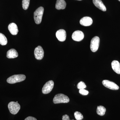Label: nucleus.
<instances>
[{"instance_id":"10","label":"nucleus","mask_w":120,"mask_h":120,"mask_svg":"<svg viewBox=\"0 0 120 120\" xmlns=\"http://www.w3.org/2000/svg\"><path fill=\"white\" fill-rule=\"evenodd\" d=\"M56 36L58 41L61 42L64 41L67 38V34L64 30L61 29L57 31Z\"/></svg>"},{"instance_id":"17","label":"nucleus","mask_w":120,"mask_h":120,"mask_svg":"<svg viewBox=\"0 0 120 120\" xmlns=\"http://www.w3.org/2000/svg\"><path fill=\"white\" fill-rule=\"evenodd\" d=\"M106 111L105 108L102 106H98L97 109V113L100 116H103L105 115Z\"/></svg>"},{"instance_id":"12","label":"nucleus","mask_w":120,"mask_h":120,"mask_svg":"<svg viewBox=\"0 0 120 120\" xmlns=\"http://www.w3.org/2000/svg\"><path fill=\"white\" fill-rule=\"evenodd\" d=\"M8 29L10 33L13 35H16L19 32L17 25L14 23H12L9 25Z\"/></svg>"},{"instance_id":"23","label":"nucleus","mask_w":120,"mask_h":120,"mask_svg":"<svg viewBox=\"0 0 120 120\" xmlns=\"http://www.w3.org/2000/svg\"><path fill=\"white\" fill-rule=\"evenodd\" d=\"M62 120H70L69 116L68 115H67V114L64 115V116H62Z\"/></svg>"},{"instance_id":"4","label":"nucleus","mask_w":120,"mask_h":120,"mask_svg":"<svg viewBox=\"0 0 120 120\" xmlns=\"http://www.w3.org/2000/svg\"><path fill=\"white\" fill-rule=\"evenodd\" d=\"M8 108L11 113L13 114H16L20 109V106L17 102L11 101L9 103Z\"/></svg>"},{"instance_id":"18","label":"nucleus","mask_w":120,"mask_h":120,"mask_svg":"<svg viewBox=\"0 0 120 120\" xmlns=\"http://www.w3.org/2000/svg\"><path fill=\"white\" fill-rule=\"evenodd\" d=\"M8 43L7 39L4 35L0 33V44L2 45H6Z\"/></svg>"},{"instance_id":"7","label":"nucleus","mask_w":120,"mask_h":120,"mask_svg":"<svg viewBox=\"0 0 120 120\" xmlns=\"http://www.w3.org/2000/svg\"><path fill=\"white\" fill-rule=\"evenodd\" d=\"M102 83L106 87L111 90H117L119 89V87L115 83L107 80H103Z\"/></svg>"},{"instance_id":"8","label":"nucleus","mask_w":120,"mask_h":120,"mask_svg":"<svg viewBox=\"0 0 120 120\" xmlns=\"http://www.w3.org/2000/svg\"><path fill=\"white\" fill-rule=\"evenodd\" d=\"M44 50L41 46H38L34 50V54L35 58L37 60H41L44 56Z\"/></svg>"},{"instance_id":"16","label":"nucleus","mask_w":120,"mask_h":120,"mask_svg":"<svg viewBox=\"0 0 120 120\" xmlns=\"http://www.w3.org/2000/svg\"><path fill=\"white\" fill-rule=\"evenodd\" d=\"M18 53L16 50L14 49L9 50L7 52V56L8 58H14L18 56Z\"/></svg>"},{"instance_id":"26","label":"nucleus","mask_w":120,"mask_h":120,"mask_svg":"<svg viewBox=\"0 0 120 120\" xmlns=\"http://www.w3.org/2000/svg\"><path fill=\"white\" fill-rule=\"evenodd\" d=\"M118 1H120V0H118Z\"/></svg>"},{"instance_id":"2","label":"nucleus","mask_w":120,"mask_h":120,"mask_svg":"<svg viewBox=\"0 0 120 120\" xmlns=\"http://www.w3.org/2000/svg\"><path fill=\"white\" fill-rule=\"evenodd\" d=\"M26 79V76L24 75H14L8 78L7 82L9 83L14 84L22 82Z\"/></svg>"},{"instance_id":"11","label":"nucleus","mask_w":120,"mask_h":120,"mask_svg":"<svg viewBox=\"0 0 120 120\" xmlns=\"http://www.w3.org/2000/svg\"><path fill=\"white\" fill-rule=\"evenodd\" d=\"M93 22V20L91 17H84L82 18L80 20V23L82 26H91Z\"/></svg>"},{"instance_id":"6","label":"nucleus","mask_w":120,"mask_h":120,"mask_svg":"<svg viewBox=\"0 0 120 120\" xmlns=\"http://www.w3.org/2000/svg\"><path fill=\"white\" fill-rule=\"evenodd\" d=\"M54 83L53 81L50 80L46 83L42 87V92L44 94H47L52 91L53 88Z\"/></svg>"},{"instance_id":"9","label":"nucleus","mask_w":120,"mask_h":120,"mask_svg":"<svg viewBox=\"0 0 120 120\" xmlns=\"http://www.w3.org/2000/svg\"><path fill=\"white\" fill-rule=\"evenodd\" d=\"M84 34L81 31L77 30L75 31L72 35V38L74 41H80L83 39Z\"/></svg>"},{"instance_id":"13","label":"nucleus","mask_w":120,"mask_h":120,"mask_svg":"<svg viewBox=\"0 0 120 120\" xmlns=\"http://www.w3.org/2000/svg\"><path fill=\"white\" fill-rule=\"evenodd\" d=\"M93 2L95 7L103 11H105L106 8L101 0H93Z\"/></svg>"},{"instance_id":"3","label":"nucleus","mask_w":120,"mask_h":120,"mask_svg":"<svg viewBox=\"0 0 120 120\" xmlns=\"http://www.w3.org/2000/svg\"><path fill=\"white\" fill-rule=\"evenodd\" d=\"M44 10L43 7H40L37 9L34 13L35 22L37 24H39L41 22Z\"/></svg>"},{"instance_id":"14","label":"nucleus","mask_w":120,"mask_h":120,"mask_svg":"<svg viewBox=\"0 0 120 120\" xmlns=\"http://www.w3.org/2000/svg\"><path fill=\"white\" fill-rule=\"evenodd\" d=\"M112 67L113 70L117 74L120 75V64L117 60H113L112 63Z\"/></svg>"},{"instance_id":"15","label":"nucleus","mask_w":120,"mask_h":120,"mask_svg":"<svg viewBox=\"0 0 120 120\" xmlns=\"http://www.w3.org/2000/svg\"><path fill=\"white\" fill-rule=\"evenodd\" d=\"M66 2L64 0H57L56 2V8L58 10L64 9L66 8Z\"/></svg>"},{"instance_id":"20","label":"nucleus","mask_w":120,"mask_h":120,"mask_svg":"<svg viewBox=\"0 0 120 120\" xmlns=\"http://www.w3.org/2000/svg\"><path fill=\"white\" fill-rule=\"evenodd\" d=\"M75 118L76 120H82L83 119V116L82 114L79 112H76L74 113Z\"/></svg>"},{"instance_id":"25","label":"nucleus","mask_w":120,"mask_h":120,"mask_svg":"<svg viewBox=\"0 0 120 120\" xmlns=\"http://www.w3.org/2000/svg\"><path fill=\"white\" fill-rule=\"evenodd\" d=\"M79 0V1H80V0Z\"/></svg>"},{"instance_id":"5","label":"nucleus","mask_w":120,"mask_h":120,"mask_svg":"<svg viewBox=\"0 0 120 120\" xmlns=\"http://www.w3.org/2000/svg\"><path fill=\"white\" fill-rule=\"evenodd\" d=\"M100 39L98 37H94L90 42V48L92 52H95L98 49L99 47Z\"/></svg>"},{"instance_id":"21","label":"nucleus","mask_w":120,"mask_h":120,"mask_svg":"<svg viewBox=\"0 0 120 120\" xmlns=\"http://www.w3.org/2000/svg\"><path fill=\"white\" fill-rule=\"evenodd\" d=\"M77 88L79 90H82V89H84L86 88V86L85 83L83 82H80L77 85Z\"/></svg>"},{"instance_id":"22","label":"nucleus","mask_w":120,"mask_h":120,"mask_svg":"<svg viewBox=\"0 0 120 120\" xmlns=\"http://www.w3.org/2000/svg\"><path fill=\"white\" fill-rule=\"evenodd\" d=\"M79 93L82 95H86L88 94L89 92L87 90H84V89H82L79 90Z\"/></svg>"},{"instance_id":"19","label":"nucleus","mask_w":120,"mask_h":120,"mask_svg":"<svg viewBox=\"0 0 120 120\" xmlns=\"http://www.w3.org/2000/svg\"><path fill=\"white\" fill-rule=\"evenodd\" d=\"M30 0H22V6L24 10H27L30 5Z\"/></svg>"},{"instance_id":"24","label":"nucleus","mask_w":120,"mask_h":120,"mask_svg":"<svg viewBox=\"0 0 120 120\" xmlns=\"http://www.w3.org/2000/svg\"><path fill=\"white\" fill-rule=\"evenodd\" d=\"M24 120H37L36 118L32 116H28V117H26Z\"/></svg>"},{"instance_id":"1","label":"nucleus","mask_w":120,"mask_h":120,"mask_svg":"<svg viewBox=\"0 0 120 120\" xmlns=\"http://www.w3.org/2000/svg\"><path fill=\"white\" fill-rule=\"evenodd\" d=\"M69 101L68 96L62 94L56 95L53 99V102L55 104L68 103Z\"/></svg>"}]
</instances>
